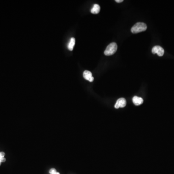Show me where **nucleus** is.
Returning a JSON list of instances; mask_svg holds the SVG:
<instances>
[{"label":"nucleus","instance_id":"f8f14e48","mask_svg":"<svg viewBox=\"0 0 174 174\" xmlns=\"http://www.w3.org/2000/svg\"><path fill=\"white\" fill-rule=\"evenodd\" d=\"M123 0H116V2L118 3H121V2H123Z\"/></svg>","mask_w":174,"mask_h":174},{"label":"nucleus","instance_id":"1a4fd4ad","mask_svg":"<svg viewBox=\"0 0 174 174\" xmlns=\"http://www.w3.org/2000/svg\"><path fill=\"white\" fill-rule=\"evenodd\" d=\"M49 173L50 174H60L59 172H57L56 171V170L55 168H52V169H50V171H49Z\"/></svg>","mask_w":174,"mask_h":174},{"label":"nucleus","instance_id":"f257e3e1","mask_svg":"<svg viewBox=\"0 0 174 174\" xmlns=\"http://www.w3.org/2000/svg\"><path fill=\"white\" fill-rule=\"evenodd\" d=\"M147 29V25L143 22L136 23L131 28V32L133 34H137L144 32Z\"/></svg>","mask_w":174,"mask_h":174},{"label":"nucleus","instance_id":"39448f33","mask_svg":"<svg viewBox=\"0 0 174 174\" xmlns=\"http://www.w3.org/2000/svg\"><path fill=\"white\" fill-rule=\"evenodd\" d=\"M83 77L85 79L88 80L90 82H93L94 80V77H93L92 73L90 71L87 70L84 71L83 73Z\"/></svg>","mask_w":174,"mask_h":174},{"label":"nucleus","instance_id":"9b49d317","mask_svg":"<svg viewBox=\"0 0 174 174\" xmlns=\"http://www.w3.org/2000/svg\"><path fill=\"white\" fill-rule=\"evenodd\" d=\"M5 161H6V159L4 158H3L1 159V162H5Z\"/></svg>","mask_w":174,"mask_h":174},{"label":"nucleus","instance_id":"0eeeda50","mask_svg":"<svg viewBox=\"0 0 174 174\" xmlns=\"http://www.w3.org/2000/svg\"><path fill=\"white\" fill-rule=\"evenodd\" d=\"M100 11V7L99 5H98L97 4H95L92 8L90 11H91V13L93 14H97L99 13Z\"/></svg>","mask_w":174,"mask_h":174},{"label":"nucleus","instance_id":"6e6552de","mask_svg":"<svg viewBox=\"0 0 174 174\" xmlns=\"http://www.w3.org/2000/svg\"><path fill=\"white\" fill-rule=\"evenodd\" d=\"M75 42H76V40H75V38H71L70 42L69 43L68 45L69 50H70V51H72L73 50V47L75 46Z\"/></svg>","mask_w":174,"mask_h":174},{"label":"nucleus","instance_id":"7ed1b4c3","mask_svg":"<svg viewBox=\"0 0 174 174\" xmlns=\"http://www.w3.org/2000/svg\"><path fill=\"white\" fill-rule=\"evenodd\" d=\"M152 53L153 54H157L160 57H162L164 55V48L159 46H156L152 48Z\"/></svg>","mask_w":174,"mask_h":174},{"label":"nucleus","instance_id":"f03ea898","mask_svg":"<svg viewBox=\"0 0 174 174\" xmlns=\"http://www.w3.org/2000/svg\"><path fill=\"white\" fill-rule=\"evenodd\" d=\"M117 46L116 43H111L108 45L107 48L104 51V54L106 56H111L115 53L117 50Z\"/></svg>","mask_w":174,"mask_h":174},{"label":"nucleus","instance_id":"423d86ee","mask_svg":"<svg viewBox=\"0 0 174 174\" xmlns=\"http://www.w3.org/2000/svg\"><path fill=\"white\" fill-rule=\"evenodd\" d=\"M133 103L134 104L135 106H138L142 104L144 102V100L141 97L135 96L133 97Z\"/></svg>","mask_w":174,"mask_h":174},{"label":"nucleus","instance_id":"9d476101","mask_svg":"<svg viewBox=\"0 0 174 174\" xmlns=\"http://www.w3.org/2000/svg\"><path fill=\"white\" fill-rule=\"evenodd\" d=\"M4 156H5V153H4V152H0V161H1V159L3 158H4Z\"/></svg>","mask_w":174,"mask_h":174},{"label":"nucleus","instance_id":"20e7f679","mask_svg":"<svg viewBox=\"0 0 174 174\" xmlns=\"http://www.w3.org/2000/svg\"><path fill=\"white\" fill-rule=\"evenodd\" d=\"M126 105V100L123 98H120L117 100L116 102V104L115 105V107L117 109V108H123L125 107Z\"/></svg>","mask_w":174,"mask_h":174}]
</instances>
